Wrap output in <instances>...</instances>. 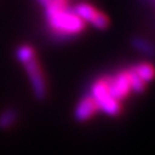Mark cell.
<instances>
[{
	"mask_svg": "<svg viewBox=\"0 0 155 155\" xmlns=\"http://www.w3.org/2000/svg\"><path fill=\"white\" fill-rule=\"evenodd\" d=\"M44 16L53 35L60 39L71 38L84 28V22L69 7L44 9Z\"/></svg>",
	"mask_w": 155,
	"mask_h": 155,
	"instance_id": "cell-1",
	"label": "cell"
},
{
	"mask_svg": "<svg viewBox=\"0 0 155 155\" xmlns=\"http://www.w3.org/2000/svg\"><path fill=\"white\" fill-rule=\"evenodd\" d=\"M89 96L94 100L98 110H102L109 115L119 114L120 102L116 101L109 92V76L97 80L92 87V93Z\"/></svg>",
	"mask_w": 155,
	"mask_h": 155,
	"instance_id": "cell-2",
	"label": "cell"
},
{
	"mask_svg": "<svg viewBox=\"0 0 155 155\" xmlns=\"http://www.w3.org/2000/svg\"><path fill=\"white\" fill-rule=\"evenodd\" d=\"M22 65L25 66L28 79L31 81V87H32L35 97L40 101L44 100L47 97V81H45L44 75H43L40 64L38 62L36 54H34L25 62H22Z\"/></svg>",
	"mask_w": 155,
	"mask_h": 155,
	"instance_id": "cell-3",
	"label": "cell"
},
{
	"mask_svg": "<svg viewBox=\"0 0 155 155\" xmlns=\"http://www.w3.org/2000/svg\"><path fill=\"white\" fill-rule=\"evenodd\" d=\"M72 11L79 17L83 22H89L92 23L94 27L100 28V30H104L109 26L110 19L106 16L105 13L100 12L97 8H94L93 5H91L88 3H79L72 8Z\"/></svg>",
	"mask_w": 155,
	"mask_h": 155,
	"instance_id": "cell-4",
	"label": "cell"
},
{
	"mask_svg": "<svg viewBox=\"0 0 155 155\" xmlns=\"http://www.w3.org/2000/svg\"><path fill=\"white\" fill-rule=\"evenodd\" d=\"M130 88V80H129V72L122 71L118 75L113 78L109 76V92L116 101L123 100L128 96Z\"/></svg>",
	"mask_w": 155,
	"mask_h": 155,
	"instance_id": "cell-5",
	"label": "cell"
},
{
	"mask_svg": "<svg viewBox=\"0 0 155 155\" xmlns=\"http://www.w3.org/2000/svg\"><path fill=\"white\" fill-rule=\"evenodd\" d=\"M97 110L98 109H97V105L94 102V100L92 98L91 96H87L80 101L79 105L76 106V109H75V119L79 120V122L88 120Z\"/></svg>",
	"mask_w": 155,
	"mask_h": 155,
	"instance_id": "cell-6",
	"label": "cell"
},
{
	"mask_svg": "<svg viewBox=\"0 0 155 155\" xmlns=\"http://www.w3.org/2000/svg\"><path fill=\"white\" fill-rule=\"evenodd\" d=\"M17 120V111L13 109H7L0 114V129H8Z\"/></svg>",
	"mask_w": 155,
	"mask_h": 155,
	"instance_id": "cell-7",
	"label": "cell"
},
{
	"mask_svg": "<svg viewBox=\"0 0 155 155\" xmlns=\"http://www.w3.org/2000/svg\"><path fill=\"white\" fill-rule=\"evenodd\" d=\"M133 72L137 75L140 79L145 83H147L153 79V66L149 65V64H141V65H137L133 67Z\"/></svg>",
	"mask_w": 155,
	"mask_h": 155,
	"instance_id": "cell-8",
	"label": "cell"
},
{
	"mask_svg": "<svg viewBox=\"0 0 155 155\" xmlns=\"http://www.w3.org/2000/svg\"><path fill=\"white\" fill-rule=\"evenodd\" d=\"M130 44H132V47L134 48V49H137L138 52L143 53V54L153 56V45L150 44L147 40H145V39L134 36L132 40H130Z\"/></svg>",
	"mask_w": 155,
	"mask_h": 155,
	"instance_id": "cell-9",
	"label": "cell"
},
{
	"mask_svg": "<svg viewBox=\"0 0 155 155\" xmlns=\"http://www.w3.org/2000/svg\"><path fill=\"white\" fill-rule=\"evenodd\" d=\"M129 80H130V88L134 92H142L145 88V81H142L140 78L133 72V70H129Z\"/></svg>",
	"mask_w": 155,
	"mask_h": 155,
	"instance_id": "cell-10",
	"label": "cell"
}]
</instances>
